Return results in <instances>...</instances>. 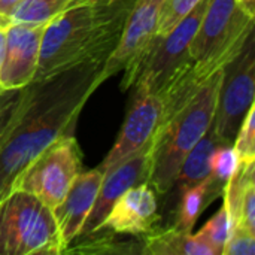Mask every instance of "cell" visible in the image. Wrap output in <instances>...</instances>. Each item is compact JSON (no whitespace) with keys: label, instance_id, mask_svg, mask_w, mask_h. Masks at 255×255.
<instances>
[{"label":"cell","instance_id":"cell-1","mask_svg":"<svg viewBox=\"0 0 255 255\" xmlns=\"http://www.w3.org/2000/svg\"><path fill=\"white\" fill-rule=\"evenodd\" d=\"M105 61H84L27 85L22 111L0 145V197L16 175L60 136L73 134L79 114L103 84Z\"/></svg>","mask_w":255,"mask_h":255},{"label":"cell","instance_id":"cell-2","mask_svg":"<svg viewBox=\"0 0 255 255\" xmlns=\"http://www.w3.org/2000/svg\"><path fill=\"white\" fill-rule=\"evenodd\" d=\"M134 1L81 3L48 21L42 31L33 81L49 78L84 61H106L121 39Z\"/></svg>","mask_w":255,"mask_h":255},{"label":"cell","instance_id":"cell-3","mask_svg":"<svg viewBox=\"0 0 255 255\" xmlns=\"http://www.w3.org/2000/svg\"><path fill=\"white\" fill-rule=\"evenodd\" d=\"M223 72L224 69L214 73L188 102L160 124L151 145L148 179L155 193L166 196L170 191L185 155L212 126Z\"/></svg>","mask_w":255,"mask_h":255},{"label":"cell","instance_id":"cell-4","mask_svg":"<svg viewBox=\"0 0 255 255\" xmlns=\"http://www.w3.org/2000/svg\"><path fill=\"white\" fill-rule=\"evenodd\" d=\"M63 251L52 209L22 190H10L0 197V255H60Z\"/></svg>","mask_w":255,"mask_h":255},{"label":"cell","instance_id":"cell-5","mask_svg":"<svg viewBox=\"0 0 255 255\" xmlns=\"http://www.w3.org/2000/svg\"><path fill=\"white\" fill-rule=\"evenodd\" d=\"M82 172V154L73 134L60 136L31 160L13 179L10 190L36 196L54 209Z\"/></svg>","mask_w":255,"mask_h":255},{"label":"cell","instance_id":"cell-6","mask_svg":"<svg viewBox=\"0 0 255 255\" xmlns=\"http://www.w3.org/2000/svg\"><path fill=\"white\" fill-rule=\"evenodd\" d=\"M209 0H200L167 34L154 37L131 78L136 94L160 93L190 60V43Z\"/></svg>","mask_w":255,"mask_h":255},{"label":"cell","instance_id":"cell-7","mask_svg":"<svg viewBox=\"0 0 255 255\" xmlns=\"http://www.w3.org/2000/svg\"><path fill=\"white\" fill-rule=\"evenodd\" d=\"M254 100L255 60L253 33L241 54L229 63L223 72L212 126L217 136L224 143H233L244 118L254 106Z\"/></svg>","mask_w":255,"mask_h":255},{"label":"cell","instance_id":"cell-8","mask_svg":"<svg viewBox=\"0 0 255 255\" xmlns=\"http://www.w3.org/2000/svg\"><path fill=\"white\" fill-rule=\"evenodd\" d=\"M164 0H136L127 15L124 30L114 52L105 61L100 78L105 82L124 70L123 91L131 88V78L151 42L157 36L158 16Z\"/></svg>","mask_w":255,"mask_h":255},{"label":"cell","instance_id":"cell-9","mask_svg":"<svg viewBox=\"0 0 255 255\" xmlns=\"http://www.w3.org/2000/svg\"><path fill=\"white\" fill-rule=\"evenodd\" d=\"M161 118L163 99L158 93L134 94V100L126 117L118 139L97 169L105 173L152 143Z\"/></svg>","mask_w":255,"mask_h":255},{"label":"cell","instance_id":"cell-10","mask_svg":"<svg viewBox=\"0 0 255 255\" xmlns=\"http://www.w3.org/2000/svg\"><path fill=\"white\" fill-rule=\"evenodd\" d=\"M151 145L145 146L137 154L124 160L103 173V179L94 202V206L85 220L79 238L94 233L100 229L106 215L115 205V202L131 187L148 182L151 167Z\"/></svg>","mask_w":255,"mask_h":255},{"label":"cell","instance_id":"cell-11","mask_svg":"<svg viewBox=\"0 0 255 255\" xmlns=\"http://www.w3.org/2000/svg\"><path fill=\"white\" fill-rule=\"evenodd\" d=\"M43 27L37 24H10L6 27L4 54L0 64V87L3 90L24 88L33 82Z\"/></svg>","mask_w":255,"mask_h":255},{"label":"cell","instance_id":"cell-12","mask_svg":"<svg viewBox=\"0 0 255 255\" xmlns=\"http://www.w3.org/2000/svg\"><path fill=\"white\" fill-rule=\"evenodd\" d=\"M160 220L155 191L148 182H143L127 190L115 202L99 230L143 238L157 230Z\"/></svg>","mask_w":255,"mask_h":255},{"label":"cell","instance_id":"cell-13","mask_svg":"<svg viewBox=\"0 0 255 255\" xmlns=\"http://www.w3.org/2000/svg\"><path fill=\"white\" fill-rule=\"evenodd\" d=\"M102 179L103 173L99 169L82 170L73 181L64 199L52 209L64 250L79 238L85 220L94 206Z\"/></svg>","mask_w":255,"mask_h":255},{"label":"cell","instance_id":"cell-14","mask_svg":"<svg viewBox=\"0 0 255 255\" xmlns=\"http://www.w3.org/2000/svg\"><path fill=\"white\" fill-rule=\"evenodd\" d=\"M224 142L217 136L214 126H211L209 130L205 133V136L185 155L170 191L175 190L176 193H179L181 190H184L187 187H191V185H196V184L205 181L211 175L212 154Z\"/></svg>","mask_w":255,"mask_h":255},{"label":"cell","instance_id":"cell-15","mask_svg":"<svg viewBox=\"0 0 255 255\" xmlns=\"http://www.w3.org/2000/svg\"><path fill=\"white\" fill-rule=\"evenodd\" d=\"M224 190L218 188L211 178L208 176L205 181L187 187L178 193V205L175 211V223L172 227L185 232L193 233V229L202 215V212L220 196H223Z\"/></svg>","mask_w":255,"mask_h":255},{"label":"cell","instance_id":"cell-16","mask_svg":"<svg viewBox=\"0 0 255 255\" xmlns=\"http://www.w3.org/2000/svg\"><path fill=\"white\" fill-rule=\"evenodd\" d=\"M142 253L148 255H214L212 251L194 235L175 227L154 230L143 236Z\"/></svg>","mask_w":255,"mask_h":255},{"label":"cell","instance_id":"cell-17","mask_svg":"<svg viewBox=\"0 0 255 255\" xmlns=\"http://www.w3.org/2000/svg\"><path fill=\"white\" fill-rule=\"evenodd\" d=\"M81 3H91V1L88 0H21L10 15V24L45 25L54 16Z\"/></svg>","mask_w":255,"mask_h":255},{"label":"cell","instance_id":"cell-18","mask_svg":"<svg viewBox=\"0 0 255 255\" xmlns=\"http://www.w3.org/2000/svg\"><path fill=\"white\" fill-rule=\"evenodd\" d=\"M230 232V218L226 203L223 202V206L211 220L197 232L194 233L211 251L214 255H223L226 242L229 239Z\"/></svg>","mask_w":255,"mask_h":255},{"label":"cell","instance_id":"cell-19","mask_svg":"<svg viewBox=\"0 0 255 255\" xmlns=\"http://www.w3.org/2000/svg\"><path fill=\"white\" fill-rule=\"evenodd\" d=\"M241 164V160L233 148V145H220L211 158V181L221 190L226 188L227 182L235 176Z\"/></svg>","mask_w":255,"mask_h":255},{"label":"cell","instance_id":"cell-20","mask_svg":"<svg viewBox=\"0 0 255 255\" xmlns=\"http://www.w3.org/2000/svg\"><path fill=\"white\" fill-rule=\"evenodd\" d=\"M27 97V87L0 91V145L16 123Z\"/></svg>","mask_w":255,"mask_h":255},{"label":"cell","instance_id":"cell-21","mask_svg":"<svg viewBox=\"0 0 255 255\" xmlns=\"http://www.w3.org/2000/svg\"><path fill=\"white\" fill-rule=\"evenodd\" d=\"M200 0H164L158 16L157 36L167 34L182 18H185Z\"/></svg>","mask_w":255,"mask_h":255},{"label":"cell","instance_id":"cell-22","mask_svg":"<svg viewBox=\"0 0 255 255\" xmlns=\"http://www.w3.org/2000/svg\"><path fill=\"white\" fill-rule=\"evenodd\" d=\"M233 148L239 157L241 161H250L255 160V108L253 106L247 117L244 118L235 140Z\"/></svg>","mask_w":255,"mask_h":255},{"label":"cell","instance_id":"cell-23","mask_svg":"<svg viewBox=\"0 0 255 255\" xmlns=\"http://www.w3.org/2000/svg\"><path fill=\"white\" fill-rule=\"evenodd\" d=\"M255 254V235L244 230L233 229L229 233L223 255H254Z\"/></svg>","mask_w":255,"mask_h":255},{"label":"cell","instance_id":"cell-24","mask_svg":"<svg viewBox=\"0 0 255 255\" xmlns=\"http://www.w3.org/2000/svg\"><path fill=\"white\" fill-rule=\"evenodd\" d=\"M21 0H0V16L10 22V15Z\"/></svg>","mask_w":255,"mask_h":255},{"label":"cell","instance_id":"cell-25","mask_svg":"<svg viewBox=\"0 0 255 255\" xmlns=\"http://www.w3.org/2000/svg\"><path fill=\"white\" fill-rule=\"evenodd\" d=\"M236 3L242 10L255 18V0H236Z\"/></svg>","mask_w":255,"mask_h":255},{"label":"cell","instance_id":"cell-26","mask_svg":"<svg viewBox=\"0 0 255 255\" xmlns=\"http://www.w3.org/2000/svg\"><path fill=\"white\" fill-rule=\"evenodd\" d=\"M4 42H6V28L0 30V64H1L3 54H4Z\"/></svg>","mask_w":255,"mask_h":255},{"label":"cell","instance_id":"cell-27","mask_svg":"<svg viewBox=\"0 0 255 255\" xmlns=\"http://www.w3.org/2000/svg\"><path fill=\"white\" fill-rule=\"evenodd\" d=\"M7 25H10V22H9L7 19H4V18L0 16V30H4Z\"/></svg>","mask_w":255,"mask_h":255},{"label":"cell","instance_id":"cell-28","mask_svg":"<svg viewBox=\"0 0 255 255\" xmlns=\"http://www.w3.org/2000/svg\"><path fill=\"white\" fill-rule=\"evenodd\" d=\"M88 1H91V3H109L112 0H88Z\"/></svg>","mask_w":255,"mask_h":255},{"label":"cell","instance_id":"cell-29","mask_svg":"<svg viewBox=\"0 0 255 255\" xmlns=\"http://www.w3.org/2000/svg\"><path fill=\"white\" fill-rule=\"evenodd\" d=\"M1 90H3V88H1V87H0V91H1Z\"/></svg>","mask_w":255,"mask_h":255}]
</instances>
